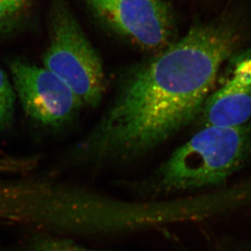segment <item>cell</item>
<instances>
[{
	"mask_svg": "<svg viewBox=\"0 0 251 251\" xmlns=\"http://www.w3.org/2000/svg\"><path fill=\"white\" fill-rule=\"evenodd\" d=\"M34 0H0V38L12 37L30 22Z\"/></svg>",
	"mask_w": 251,
	"mask_h": 251,
	"instance_id": "52a82bcc",
	"label": "cell"
},
{
	"mask_svg": "<svg viewBox=\"0 0 251 251\" xmlns=\"http://www.w3.org/2000/svg\"><path fill=\"white\" fill-rule=\"evenodd\" d=\"M48 28L43 67L68 85L82 107H98L106 90L103 64L68 0H48Z\"/></svg>",
	"mask_w": 251,
	"mask_h": 251,
	"instance_id": "3957f363",
	"label": "cell"
},
{
	"mask_svg": "<svg viewBox=\"0 0 251 251\" xmlns=\"http://www.w3.org/2000/svg\"><path fill=\"white\" fill-rule=\"evenodd\" d=\"M17 96L12 81L0 67V132L6 133L14 124Z\"/></svg>",
	"mask_w": 251,
	"mask_h": 251,
	"instance_id": "9c48e42d",
	"label": "cell"
},
{
	"mask_svg": "<svg viewBox=\"0 0 251 251\" xmlns=\"http://www.w3.org/2000/svg\"><path fill=\"white\" fill-rule=\"evenodd\" d=\"M0 153H1V151H0Z\"/></svg>",
	"mask_w": 251,
	"mask_h": 251,
	"instance_id": "8fae6325",
	"label": "cell"
},
{
	"mask_svg": "<svg viewBox=\"0 0 251 251\" xmlns=\"http://www.w3.org/2000/svg\"><path fill=\"white\" fill-rule=\"evenodd\" d=\"M200 116L202 127H238L250 123L251 52L235 61L226 81L206 99Z\"/></svg>",
	"mask_w": 251,
	"mask_h": 251,
	"instance_id": "8992f818",
	"label": "cell"
},
{
	"mask_svg": "<svg viewBox=\"0 0 251 251\" xmlns=\"http://www.w3.org/2000/svg\"><path fill=\"white\" fill-rule=\"evenodd\" d=\"M9 69L17 99L33 123L58 132L76 121L83 107L74 91L52 72L21 58L11 60Z\"/></svg>",
	"mask_w": 251,
	"mask_h": 251,
	"instance_id": "5b68a950",
	"label": "cell"
},
{
	"mask_svg": "<svg viewBox=\"0 0 251 251\" xmlns=\"http://www.w3.org/2000/svg\"><path fill=\"white\" fill-rule=\"evenodd\" d=\"M2 251H106L90 249L66 237L38 232Z\"/></svg>",
	"mask_w": 251,
	"mask_h": 251,
	"instance_id": "ba28073f",
	"label": "cell"
},
{
	"mask_svg": "<svg viewBox=\"0 0 251 251\" xmlns=\"http://www.w3.org/2000/svg\"><path fill=\"white\" fill-rule=\"evenodd\" d=\"M241 38L230 21L200 23L128 72L100 121L65 152L59 168L122 166L168 142L200 116Z\"/></svg>",
	"mask_w": 251,
	"mask_h": 251,
	"instance_id": "6da1fadb",
	"label": "cell"
},
{
	"mask_svg": "<svg viewBox=\"0 0 251 251\" xmlns=\"http://www.w3.org/2000/svg\"><path fill=\"white\" fill-rule=\"evenodd\" d=\"M251 156V124L202 127L149 175L123 182L142 200L222 187Z\"/></svg>",
	"mask_w": 251,
	"mask_h": 251,
	"instance_id": "7a4b0ae2",
	"label": "cell"
},
{
	"mask_svg": "<svg viewBox=\"0 0 251 251\" xmlns=\"http://www.w3.org/2000/svg\"><path fill=\"white\" fill-rule=\"evenodd\" d=\"M107 30L142 50L160 52L176 40L173 7L165 0H81Z\"/></svg>",
	"mask_w": 251,
	"mask_h": 251,
	"instance_id": "277c9868",
	"label": "cell"
},
{
	"mask_svg": "<svg viewBox=\"0 0 251 251\" xmlns=\"http://www.w3.org/2000/svg\"><path fill=\"white\" fill-rule=\"evenodd\" d=\"M223 251H251V247L240 244L239 242L225 243L222 246Z\"/></svg>",
	"mask_w": 251,
	"mask_h": 251,
	"instance_id": "30bf717a",
	"label": "cell"
}]
</instances>
